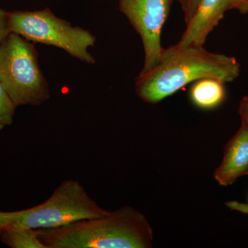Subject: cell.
<instances>
[{"instance_id": "19", "label": "cell", "mask_w": 248, "mask_h": 248, "mask_svg": "<svg viewBox=\"0 0 248 248\" xmlns=\"http://www.w3.org/2000/svg\"><path fill=\"white\" fill-rule=\"evenodd\" d=\"M247 174H248V173H247Z\"/></svg>"}, {"instance_id": "15", "label": "cell", "mask_w": 248, "mask_h": 248, "mask_svg": "<svg viewBox=\"0 0 248 248\" xmlns=\"http://www.w3.org/2000/svg\"><path fill=\"white\" fill-rule=\"evenodd\" d=\"M231 9L237 10L242 14H248V0H232Z\"/></svg>"}, {"instance_id": "18", "label": "cell", "mask_w": 248, "mask_h": 248, "mask_svg": "<svg viewBox=\"0 0 248 248\" xmlns=\"http://www.w3.org/2000/svg\"><path fill=\"white\" fill-rule=\"evenodd\" d=\"M178 1H179V2H181L182 1V0H177Z\"/></svg>"}, {"instance_id": "6", "label": "cell", "mask_w": 248, "mask_h": 248, "mask_svg": "<svg viewBox=\"0 0 248 248\" xmlns=\"http://www.w3.org/2000/svg\"><path fill=\"white\" fill-rule=\"evenodd\" d=\"M120 9L141 37L144 64L140 73L156 66L164 53L161 31L169 17L173 0H118Z\"/></svg>"}, {"instance_id": "17", "label": "cell", "mask_w": 248, "mask_h": 248, "mask_svg": "<svg viewBox=\"0 0 248 248\" xmlns=\"http://www.w3.org/2000/svg\"><path fill=\"white\" fill-rule=\"evenodd\" d=\"M1 230H2V228H1V227L0 226V232H1Z\"/></svg>"}, {"instance_id": "1", "label": "cell", "mask_w": 248, "mask_h": 248, "mask_svg": "<svg viewBox=\"0 0 248 248\" xmlns=\"http://www.w3.org/2000/svg\"><path fill=\"white\" fill-rule=\"evenodd\" d=\"M239 74V63L233 57L211 53L203 46H171L156 66L140 73L135 86L142 100L156 104L197 80L215 78L226 84Z\"/></svg>"}, {"instance_id": "3", "label": "cell", "mask_w": 248, "mask_h": 248, "mask_svg": "<svg viewBox=\"0 0 248 248\" xmlns=\"http://www.w3.org/2000/svg\"><path fill=\"white\" fill-rule=\"evenodd\" d=\"M91 198L79 182L63 181L44 203L16 212H0L1 228L50 229L72 222L107 215Z\"/></svg>"}, {"instance_id": "10", "label": "cell", "mask_w": 248, "mask_h": 248, "mask_svg": "<svg viewBox=\"0 0 248 248\" xmlns=\"http://www.w3.org/2000/svg\"><path fill=\"white\" fill-rule=\"evenodd\" d=\"M0 239L12 248H46L37 236L36 230L27 228H2Z\"/></svg>"}, {"instance_id": "12", "label": "cell", "mask_w": 248, "mask_h": 248, "mask_svg": "<svg viewBox=\"0 0 248 248\" xmlns=\"http://www.w3.org/2000/svg\"><path fill=\"white\" fill-rule=\"evenodd\" d=\"M200 1V0H182L181 1L186 24H187L193 16Z\"/></svg>"}, {"instance_id": "8", "label": "cell", "mask_w": 248, "mask_h": 248, "mask_svg": "<svg viewBox=\"0 0 248 248\" xmlns=\"http://www.w3.org/2000/svg\"><path fill=\"white\" fill-rule=\"evenodd\" d=\"M248 172V132L244 126L228 143L215 178L221 186L231 185Z\"/></svg>"}, {"instance_id": "11", "label": "cell", "mask_w": 248, "mask_h": 248, "mask_svg": "<svg viewBox=\"0 0 248 248\" xmlns=\"http://www.w3.org/2000/svg\"><path fill=\"white\" fill-rule=\"evenodd\" d=\"M16 108L9 93L0 82V130L12 124Z\"/></svg>"}, {"instance_id": "13", "label": "cell", "mask_w": 248, "mask_h": 248, "mask_svg": "<svg viewBox=\"0 0 248 248\" xmlns=\"http://www.w3.org/2000/svg\"><path fill=\"white\" fill-rule=\"evenodd\" d=\"M8 12L2 9H0V44L5 40L11 33Z\"/></svg>"}, {"instance_id": "9", "label": "cell", "mask_w": 248, "mask_h": 248, "mask_svg": "<svg viewBox=\"0 0 248 248\" xmlns=\"http://www.w3.org/2000/svg\"><path fill=\"white\" fill-rule=\"evenodd\" d=\"M190 98L200 108L210 110L221 105L226 98L225 83L215 78L197 80L190 87Z\"/></svg>"}, {"instance_id": "2", "label": "cell", "mask_w": 248, "mask_h": 248, "mask_svg": "<svg viewBox=\"0 0 248 248\" xmlns=\"http://www.w3.org/2000/svg\"><path fill=\"white\" fill-rule=\"evenodd\" d=\"M36 232L46 248H149L153 240L144 215L127 205L103 216Z\"/></svg>"}, {"instance_id": "5", "label": "cell", "mask_w": 248, "mask_h": 248, "mask_svg": "<svg viewBox=\"0 0 248 248\" xmlns=\"http://www.w3.org/2000/svg\"><path fill=\"white\" fill-rule=\"evenodd\" d=\"M11 32L35 43L63 49L73 58L93 64L94 57L89 48L94 46L95 37L89 31L73 27L71 23L57 17L50 9L41 11L8 12Z\"/></svg>"}, {"instance_id": "7", "label": "cell", "mask_w": 248, "mask_h": 248, "mask_svg": "<svg viewBox=\"0 0 248 248\" xmlns=\"http://www.w3.org/2000/svg\"><path fill=\"white\" fill-rule=\"evenodd\" d=\"M232 0H200L195 14L187 24L175 48L203 46L207 37L219 24Z\"/></svg>"}, {"instance_id": "16", "label": "cell", "mask_w": 248, "mask_h": 248, "mask_svg": "<svg viewBox=\"0 0 248 248\" xmlns=\"http://www.w3.org/2000/svg\"><path fill=\"white\" fill-rule=\"evenodd\" d=\"M226 205L232 210L248 215V204L240 203L238 202H227Z\"/></svg>"}, {"instance_id": "14", "label": "cell", "mask_w": 248, "mask_h": 248, "mask_svg": "<svg viewBox=\"0 0 248 248\" xmlns=\"http://www.w3.org/2000/svg\"><path fill=\"white\" fill-rule=\"evenodd\" d=\"M239 113L241 116L242 126L248 132V95L243 98L240 102Z\"/></svg>"}, {"instance_id": "4", "label": "cell", "mask_w": 248, "mask_h": 248, "mask_svg": "<svg viewBox=\"0 0 248 248\" xmlns=\"http://www.w3.org/2000/svg\"><path fill=\"white\" fill-rule=\"evenodd\" d=\"M35 45L11 32L0 44V82L16 107L40 106L50 98Z\"/></svg>"}]
</instances>
